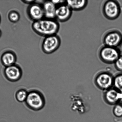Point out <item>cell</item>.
<instances>
[{
	"instance_id": "6da1fadb",
	"label": "cell",
	"mask_w": 122,
	"mask_h": 122,
	"mask_svg": "<svg viewBox=\"0 0 122 122\" xmlns=\"http://www.w3.org/2000/svg\"><path fill=\"white\" fill-rule=\"evenodd\" d=\"M32 28L34 31L41 36L45 37L57 35L60 25L56 20L43 18L33 21Z\"/></svg>"
},
{
	"instance_id": "7a4b0ae2",
	"label": "cell",
	"mask_w": 122,
	"mask_h": 122,
	"mask_svg": "<svg viewBox=\"0 0 122 122\" xmlns=\"http://www.w3.org/2000/svg\"><path fill=\"white\" fill-rule=\"evenodd\" d=\"M26 106L30 109L38 111L42 109L45 105V100L43 94L37 90H32L28 92L25 101Z\"/></svg>"
},
{
	"instance_id": "3957f363",
	"label": "cell",
	"mask_w": 122,
	"mask_h": 122,
	"mask_svg": "<svg viewBox=\"0 0 122 122\" xmlns=\"http://www.w3.org/2000/svg\"><path fill=\"white\" fill-rule=\"evenodd\" d=\"M104 16L109 20H114L120 15L121 8L120 4L115 0H107L105 1L102 7Z\"/></svg>"
},
{
	"instance_id": "277c9868",
	"label": "cell",
	"mask_w": 122,
	"mask_h": 122,
	"mask_svg": "<svg viewBox=\"0 0 122 122\" xmlns=\"http://www.w3.org/2000/svg\"><path fill=\"white\" fill-rule=\"evenodd\" d=\"M99 58L104 63L107 64L114 63L121 55L118 47L104 45L99 52Z\"/></svg>"
},
{
	"instance_id": "5b68a950",
	"label": "cell",
	"mask_w": 122,
	"mask_h": 122,
	"mask_svg": "<svg viewBox=\"0 0 122 122\" xmlns=\"http://www.w3.org/2000/svg\"><path fill=\"white\" fill-rule=\"evenodd\" d=\"M114 77L108 71H101L95 76L94 82L99 89L105 91L113 87Z\"/></svg>"
},
{
	"instance_id": "8992f818",
	"label": "cell",
	"mask_w": 122,
	"mask_h": 122,
	"mask_svg": "<svg viewBox=\"0 0 122 122\" xmlns=\"http://www.w3.org/2000/svg\"><path fill=\"white\" fill-rule=\"evenodd\" d=\"M61 44L60 38L57 34L45 37L42 43V50L46 54H51L59 48Z\"/></svg>"
},
{
	"instance_id": "52a82bcc",
	"label": "cell",
	"mask_w": 122,
	"mask_h": 122,
	"mask_svg": "<svg viewBox=\"0 0 122 122\" xmlns=\"http://www.w3.org/2000/svg\"><path fill=\"white\" fill-rule=\"evenodd\" d=\"M103 41L106 46L118 47L122 42V33L117 30H111L105 33Z\"/></svg>"
},
{
	"instance_id": "ba28073f",
	"label": "cell",
	"mask_w": 122,
	"mask_h": 122,
	"mask_svg": "<svg viewBox=\"0 0 122 122\" xmlns=\"http://www.w3.org/2000/svg\"><path fill=\"white\" fill-rule=\"evenodd\" d=\"M5 77L8 81L16 82L20 79L22 75V71L21 67L15 64L10 66L5 67L3 71Z\"/></svg>"
},
{
	"instance_id": "9c48e42d",
	"label": "cell",
	"mask_w": 122,
	"mask_h": 122,
	"mask_svg": "<svg viewBox=\"0 0 122 122\" xmlns=\"http://www.w3.org/2000/svg\"><path fill=\"white\" fill-rule=\"evenodd\" d=\"M103 99L106 103L110 105H115L118 103L122 104V92L114 87L105 91Z\"/></svg>"
},
{
	"instance_id": "30bf717a",
	"label": "cell",
	"mask_w": 122,
	"mask_h": 122,
	"mask_svg": "<svg viewBox=\"0 0 122 122\" xmlns=\"http://www.w3.org/2000/svg\"><path fill=\"white\" fill-rule=\"evenodd\" d=\"M27 13L28 17L33 21L41 20L44 17L42 6L36 2L30 5L27 8Z\"/></svg>"
},
{
	"instance_id": "8fae6325",
	"label": "cell",
	"mask_w": 122,
	"mask_h": 122,
	"mask_svg": "<svg viewBox=\"0 0 122 122\" xmlns=\"http://www.w3.org/2000/svg\"><path fill=\"white\" fill-rule=\"evenodd\" d=\"M72 11L66 3L58 5L56 9L55 20L61 22H65L71 17Z\"/></svg>"
},
{
	"instance_id": "7c38bea8",
	"label": "cell",
	"mask_w": 122,
	"mask_h": 122,
	"mask_svg": "<svg viewBox=\"0 0 122 122\" xmlns=\"http://www.w3.org/2000/svg\"><path fill=\"white\" fill-rule=\"evenodd\" d=\"M45 18L55 20L57 7L51 1H45L42 5Z\"/></svg>"
},
{
	"instance_id": "4fadbf2b",
	"label": "cell",
	"mask_w": 122,
	"mask_h": 122,
	"mask_svg": "<svg viewBox=\"0 0 122 122\" xmlns=\"http://www.w3.org/2000/svg\"><path fill=\"white\" fill-rule=\"evenodd\" d=\"M16 60V56L15 53L10 51L3 52L0 58L1 63L5 67L10 66L15 64Z\"/></svg>"
},
{
	"instance_id": "5bb4252c",
	"label": "cell",
	"mask_w": 122,
	"mask_h": 122,
	"mask_svg": "<svg viewBox=\"0 0 122 122\" xmlns=\"http://www.w3.org/2000/svg\"><path fill=\"white\" fill-rule=\"evenodd\" d=\"M88 1L86 0H67L66 4L72 10L79 11L83 10L87 6Z\"/></svg>"
},
{
	"instance_id": "9a60e30c",
	"label": "cell",
	"mask_w": 122,
	"mask_h": 122,
	"mask_svg": "<svg viewBox=\"0 0 122 122\" xmlns=\"http://www.w3.org/2000/svg\"><path fill=\"white\" fill-rule=\"evenodd\" d=\"M28 92L24 88L17 91L15 94V98L17 101L20 102H25L28 95Z\"/></svg>"
},
{
	"instance_id": "2e32d148",
	"label": "cell",
	"mask_w": 122,
	"mask_h": 122,
	"mask_svg": "<svg viewBox=\"0 0 122 122\" xmlns=\"http://www.w3.org/2000/svg\"><path fill=\"white\" fill-rule=\"evenodd\" d=\"M113 87L122 92V72H119L114 77Z\"/></svg>"
},
{
	"instance_id": "e0dca14e",
	"label": "cell",
	"mask_w": 122,
	"mask_h": 122,
	"mask_svg": "<svg viewBox=\"0 0 122 122\" xmlns=\"http://www.w3.org/2000/svg\"><path fill=\"white\" fill-rule=\"evenodd\" d=\"M8 17L9 21L13 23L18 22L20 20V14L17 12L15 10L11 11L8 14Z\"/></svg>"
},
{
	"instance_id": "ac0fdd59",
	"label": "cell",
	"mask_w": 122,
	"mask_h": 122,
	"mask_svg": "<svg viewBox=\"0 0 122 122\" xmlns=\"http://www.w3.org/2000/svg\"><path fill=\"white\" fill-rule=\"evenodd\" d=\"M113 112V114L116 117L121 118L122 117V104L118 103L114 105Z\"/></svg>"
},
{
	"instance_id": "d6986e66",
	"label": "cell",
	"mask_w": 122,
	"mask_h": 122,
	"mask_svg": "<svg viewBox=\"0 0 122 122\" xmlns=\"http://www.w3.org/2000/svg\"><path fill=\"white\" fill-rule=\"evenodd\" d=\"M114 64L116 69L120 72H122V55H121Z\"/></svg>"
},
{
	"instance_id": "ffe728a7",
	"label": "cell",
	"mask_w": 122,
	"mask_h": 122,
	"mask_svg": "<svg viewBox=\"0 0 122 122\" xmlns=\"http://www.w3.org/2000/svg\"><path fill=\"white\" fill-rule=\"evenodd\" d=\"M21 1L24 3L30 5L36 2L35 0H22Z\"/></svg>"
},
{
	"instance_id": "44dd1931",
	"label": "cell",
	"mask_w": 122,
	"mask_h": 122,
	"mask_svg": "<svg viewBox=\"0 0 122 122\" xmlns=\"http://www.w3.org/2000/svg\"><path fill=\"white\" fill-rule=\"evenodd\" d=\"M118 48L119 49V51H120L121 53V52L122 53V42L120 44V45H119V46H118Z\"/></svg>"
},
{
	"instance_id": "7402d4cb",
	"label": "cell",
	"mask_w": 122,
	"mask_h": 122,
	"mask_svg": "<svg viewBox=\"0 0 122 122\" xmlns=\"http://www.w3.org/2000/svg\"><path fill=\"white\" fill-rule=\"evenodd\" d=\"M1 35H2V32H1L0 30V38Z\"/></svg>"
},
{
	"instance_id": "603a6c76",
	"label": "cell",
	"mask_w": 122,
	"mask_h": 122,
	"mask_svg": "<svg viewBox=\"0 0 122 122\" xmlns=\"http://www.w3.org/2000/svg\"><path fill=\"white\" fill-rule=\"evenodd\" d=\"M1 21V17L0 15V24Z\"/></svg>"
}]
</instances>
